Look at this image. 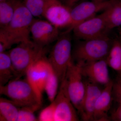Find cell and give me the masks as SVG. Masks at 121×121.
<instances>
[{"label":"cell","mask_w":121,"mask_h":121,"mask_svg":"<svg viewBox=\"0 0 121 121\" xmlns=\"http://www.w3.org/2000/svg\"><path fill=\"white\" fill-rule=\"evenodd\" d=\"M33 17L23 1L17 0L12 19L7 26L0 28V52L6 51L15 44L30 40Z\"/></svg>","instance_id":"6da1fadb"},{"label":"cell","mask_w":121,"mask_h":121,"mask_svg":"<svg viewBox=\"0 0 121 121\" xmlns=\"http://www.w3.org/2000/svg\"><path fill=\"white\" fill-rule=\"evenodd\" d=\"M113 39L108 35L89 40H77L72 48L73 61L81 66L106 59Z\"/></svg>","instance_id":"7a4b0ae2"},{"label":"cell","mask_w":121,"mask_h":121,"mask_svg":"<svg viewBox=\"0 0 121 121\" xmlns=\"http://www.w3.org/2000/svg\"><path fill=\"white\" fill-rule=\"evenodd\" d=\"M0 94L8 98L20 107H29L36 111L42 104V95L26 78L13 79L0 86Z\"/></svg>","instance_id":"3957f363"},{"label":"cell","mask_w":121,"mask_h":121,"mask_svg":"<svg viewBox=\"0 0 121 121\" xmlns=\"http://www.w3.org/2000/svg\"><path fill=\"white\" fill-rule=\"evenodd\" d=\"M15 71L16 79L26 75L28 69L36 60L45 55L44 47L34 41L21 43L9 52Z\"/></svg>","instance_id":"277c9868"},{"label":"cell","mask_w":121,"mask_h":121,"mask_svg":"<svg viewBox=\"0 0 121 121\" xmlns=\"http://www.w3.org/2000/svg\"><path fill=\"white\" fill-rule=\"evenodd\" d=\"M70 32L67 30L60 35L47 58L60 84L65 79L69 66L73 62Z\"/></svg>","instance_id":"5b68a950"},{"label":"cell","mask_w":121,"mask_h":121,"mask_svg":"<svg viewBox=\"0 0 121 121\" xmlns=\"http://www.w3.org/2000/svg\"><path fill=\"white\" fill-rule=\"evenodd\" d=\"M83 77L82 66L73 62L68 68L65 79L62 82L64 83L68 97L78 114L86 91Z\"/></svg>","instance_id":"8992f818"},{"label":"cell","mask_w":121,"mask_h":121,"mask_svg":"<svg viewBox=\"0 0 121 121\" xmlns=\"http://www.w3.org/2000/svg\"><path fill=\"white\" fill-rule=\"evenodd\" d=\"M76 40H89L109 35L111 30L102 12L74 26L72 29Z\"/></svg>","instance_id":"52a82bcc"},{"label":"cell","mask_w":121,"mask_h":121,"mask_svg":"<svg viewBox=\"0 0 121 121\" xmlns=\"http://www.w3.org/2000/svg\"><path fill=\"white\" fill-rule=\"evenodd\" d=\"M45 56L36 60L29 67L26 78L39 94L42 95L49 76L53 71Z\"/></svg>","instance_id":"ba28073f"},{"label":"cell","mask_w":121,"mask_h":121,"mask_svg":"<svg viewBox=\"0 0 121 121\" xmlns=\"http://www.w3.org/2000/svg\"><path fill=\"white\" fill-rule=\"evenodd\" d=\"M54 121H79L78 111L68 97L64 83H60L54 101Z\"/></svg>","instance_id":"9c48e42d"},{"label":"cell","mask_w":121,"mask_h":121,"mask_svg":"<svg viewBox=\"0 0 121 121\" xmlns=\"http://www.w3.org/2000/svg\"><path fill=\"white\" fill-rule=\"evenodd\" d=\"M110 0L98 2L88 0L76 4L71 9V23L68 31L74 26L103 12L108 7Z\"/></svg>","instance_id":"30bf717a"},{"label":"cell","mask_w":121,"mask_h":121,"mask_svg":"<svg viewBox=\"0 0 121 121\" xmlns=\"http://www.w3.org/2000/svg\"><path fill=\"white\" fill-rule=\"evenodd\" d=\"M59 29L47 20H34L30 27L33 41L43 47L56 41L60 35Z\"/></svg>","instance_id":"8fae6325"},{"label":"cell","mask_w":121,"mask_h":121,"mask_svg":"<svg viewBox=\"0 0 121 121\" xmlns=\"http://www.w3.org/2000/svg\"><path fill=\"white\" fill-rule=\"evenodd\" d=\"M71 9L59 0H51L43 17L59 29L67 27L68 30L71 23Z\"/></svg>","instance_id":"7c38bea8"},{"label":"cell","mask_w":121,"mask_h":121,"mask_svg":"<svg viewBox=\"0 0 121 121\" xmlns=\"http://www.w3.org/2000/svg\"><path fill=\"white\" fill-rule=\"evenodd\" d=\"M85 83L86 91L78 114L83 121H93L95 103L103 89L99 84L88 79Z\"/></svg>","instance_id":"4fadbf2b"},{"label":"cell","mask_w":121,"mask_h":121,"mask_svg":"<svg viewBox=\"0 0 121 121\" xmlns=\"http://www.w3.org/2000/svg\"><path fill=\"white\" fill-rule=\"evenodd\" d=\"M106 59L92 62L82 66L84 77L93 82L105 86L111 80Z\"/></svg>","instance_id":"5bb4252c"},{"label":"cell","mask_w":121,"mask_h":121,"mask_svg":"<svg viewBox=\"0 0 121 121\" xmlns=\"http://www.w3.org/2000/svg\"><path fill=\"white\" fill-rule=\"evenodd\" d=\"M113 82L105 86L98 97L95 107L93 121H107L108 120V113L111 107L113 98Z\"/></svg>","instance_id":"9a60e30c"},{"label":"cell","mask_w":121,"mask_h":121,"mask_svg":"<svg viewBox=\"0 0 121 121\" xmlns=\"http://www.w3.org/2000/svg\"><path fill=\"white\" fill-rule=\"evenodd\" d=\"M102 12L111 30L121 26V0H110Z\"/></svg>","instance_id":"2e32d148"},{"label":"cell","mask_w":121,"mask_h":121,"mask_svg":"<svg viewBox=\"0 0 121 121\" xmlns=\"http://www.w3.org/2000/svg\"><path fill=\"white\" fill-rule=\"evenodd\" d=\"M15 71L9 52H0V86L15 79Z\"/></svg>","instance_id":"e0dca14e"},{"label":"cell","mask_w":121,"mask_h":121,"mask_svg":"<svg viewBox=\"0 0 121 121\" xmlns=\"http://www.w3.org/2000/svg\"><path fill=\"white\" fill-rule=\"evenodd\" d=\"M20 108L10 99L0 98V121H17Z\"/></svg>","instance_id":"ac0fdd59"},{"label":"cell","mask_w":121,"mask_h":121,"mask_svg":"<svg viewBox=\"0 0 121 121\" xmlns=\"http://www.w3.org/2000/svg\"><path fill=\"white\" fill-rule=\"evenodd\" d=\"M108 66L118 72L121 73V41L114 39L106 58Z\"/></svg>","instance_id":"d6986e66"},{"label":"cell","mask_w":121,"mask_h":121,"mask_svg":"<svg viewBox=\"0 0 121 121\" xmlns=\"http://www.w3.org/2000/svg\"><path fill=\"white\" fill-rule=\"evenodd\" d=\"M17 0H5L0 2V27L9 23L13 17Z\"/></svg>","instance_id":"ffe728a7"},{"label":"cell","mask_w":121,"mask_h":121,"mask_svg":"<svg viewBox=\"0 0 121 121\" xmlns=\"http://www.w3.org/2000/svg\"><path fill=\"white\" fill-rule=\"evenodd\" d=\"M24 4L33 17H42L51 0H23Z\"/></svg>","instance_id":"44dd1931"},{"label":"cell","mask_w":121,"mask_h":121,"mask_svg":"<svg viewBox=\"0 0 121 121\" xmlns=\"http://www.w3.org/2000/svg\"><path fill=\"white\" fill-rule=\"evenodd\" d=\"M59 83L60 82L58 78L53 71L49 76L44 89L51 102L54 101L58 94Z\"/></svg>","instance_id":"7402d4cb"},{"label":"cell","mask_w":121,"mask_h":121,"mask_svg":"<svg viewBox=\"0 0 121 121\" xmlns=\"http://www.w3.org/2000/svg\"><path fill=\"white\" fill-rule=\"evenodd\" d=\"M35 111L29 107H20L19 110L17 121H39L35 114Z\"/></svg>","instance_id":"603a6c76"},{"label":"cell","mask_w":121,"mask_h":121,"mask_svg":"<svg viewBox=\"0 0 121 121\" xmlns=\"http://www.w3.org/2000/svg\"><path fill=\"white\" fill-rule=\"evenodd\" d=\"M55 106L53 101L41 111L38 117L40 121H54Z\"/></svg>","instance_id":"cb8c5ba5"},{"label":"cell","mask_w":121,"mask_h":121,"mask_svg":"<svg viewBox=\"0 0 121 121\" xmlns=\"http://www.w3.org/2000/svg\"><path fill=\"white\" fill-rule=\"evenodd\" d=\"M113 96L118 104H121V73H119L117 79L113 82Z\"/></svg>","instance_id":"d4e9b609"},{"label":"cell","mask_w":121,"mask_h":121,"mask_svg":"<svg viewBox=\"0 0 121 121\" xmlns=\"http://www.w3.org/2000/svg\"><path fill=\"white\" fill-rule=\"evenodd\" d=\"M111 119L112 121H121V104H118V107L111 114Z\"/></svg>","instance_id":"484cf974"},{"label":"cell","mask_w":121,"mask_h":121,"mask_svg":"<svg viewBox=\"0 0 121 121\" xmlns=\"http://www.w3.org/2000/svg\"><path fill=\"white\" fill-rule=\"evenodd\" d=\"M81 0H66V5L71 8Z\"/></svg>","instance_id":"4316f807"},{"label":"cell","mask_w":121,"mask_h":121,"mask_svg":"<svg viewBox=\"0 0 121 121\" xmlns=\"http://www.w3.org/2000/svg\"><path fill=\"white\" fill-rule=\"evenodd\" d=\"M89 0L92 1H95V2H103L107 1L109 0Z\"/></svg>","instance_id":"83f0119b"},{"label":"cell","mask_w":121,"mask_h":121,"mask_svg":"<svg viewBox=\"0 0 121 121\" xmlns=\"http://www.w3.org/2000/svg\"><path fill=\"white\" fill-rule=\"evenodd\" d=\"M4 0H0V2H2V1H4Z\"/></svg>","instance_id":"f1b7e54d"},{"label":"cell","mask_w":121,"mask_h":121,"mask_svg":"<svg viewBox=\"0 0 121 121\" xmlns=\"http://www.w3.org/2000/svg\"></svg>","instance_id":"f546056e"}]
</instances>
